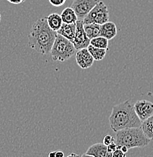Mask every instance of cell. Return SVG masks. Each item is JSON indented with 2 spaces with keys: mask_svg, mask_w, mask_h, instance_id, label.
<instances>
[{
  "mask_svg": "<svg viewBox=\"0 0 153 157\" xmlns=\"http://www.w3.org/2000/svg\"><path fill=\"white\" fill-rule=\"evenodd\" d=\"M80 157H94V156H91V155H88V154H87V153H85V154H83Z\"/></svg>",
  "mask_w": 153,
  "mask_h": 157,
  "instance_id": "cell-28",
  "label": "cell"
},
{
  "mask_svg": "<svg viewBox=\"0 0 153 157\" xmlns=\"http://www.w3.org/2000/svg\"><path fill=\"white\" fill-rule=\"evenodd\" d=\"M90 45L96 47V48H104L108 50V39L99 36L95 37V38L90 39Z\"/></svg>",
  "mask_w": 153,
  "mask_h": 157,
  "instance_id": "cell-18",
  "label": "cell"
},
{
  "mask_svg": "<svg viewBox=\"0 0 153 157\" xmlns=\"http://www.w3.org/2000/svg\"><path fill=\"white\" fill-rule=\"evenodd\" d=\"M107 148H108V152H110V153H113V152L115 151V150H117L118 146H117V144L115 142H113V143L110 144L109 145H108V146H107Z\"/></svg>",
  "mask_w": 153,
  "mask_h": 157,
  "instance_id": "cell-22",
  "label": "cell"
},
{
  "mask_svg": "<svg viewBox=\"0 0 153 157\" xmlns=\"http://www.w3.org/2000/svg\"><path fill=\"white\" fill-rule=\"evenodd\" d=\"M87 48H88L89 52L91 54L93 58H94V60H97V61H100V60H103L105 57V55H106L107 51H108L104 48H96V47L93 46V45H89V46L87 47Z\"/></svg>",
  "mask_w": 153,
  "mask_h": 157,
  "instance_id": "cell-17",
  "label": "cell"
},
{
  "mask_svg": "<svg viewBox=\"0 0 153 157\" xmlns=\"http://www.w3.org/2000/svg\"><path fill=\"white\" fill-rule=\"evenodd\" d=\"M50 4L55 7H61L65 3L66 0H49Z\"/></svg>",
  "mask_w": 153,
  "mask_h": 157,
  "instance_id": "cell-20",
  "label": "cell"
},
{
  "mask_svg": "<svg viewBox=\"0 0 153 157\" xmlns=\"http://www.w3.org/2000/svg\"><path fill=\"white\" fill-rule=\"evenodd\" d=\"M75 55L77 65L81 69H88L93 66L95 60L87 48L80 49Z\"/></svg>",
  "mask_w": 153,
  "mask_h": 157,
  "instance_id": "cell-9",
  "label": "cell"
},
{
  "mask_svg": "<svg viewBox=\"0 0 153 157\" xmlns=\"http://www.w3.org/2000/svg\"><path fill=\"white\" fill-rule=\"evenodd\" d=\"M46 18L47 23H48V25L49 26L51 29L54 31L58 30L59 29L62 27V24H63V21H62V17H61L60 14H57V13H52L50 14Z\"/></svg>",
  "mask_w": 153,
  "mask_h": 157,
  "instance_id": "cell-14",
  "label": "cell"
},
{
  "mask_svg": "<svg viewBox=\"0 0 153 157\" xmlns=\"http://www.w3.org/2000/svg\"><path fill=\"white\" fill-rule=\"evenodd\" d=\"M135 112L141 121H144L153 115V103L146 100L137 101L134 105Z\"/></svg>",
  "mask_w": 153,
  "mask_h": 157,
  "instance_id": "cell-8",
  "label": "cell"
},
{
  "mask_svg": "<svg viewBox=\"0 0 153 157\" xmlns=\"http://www.w3.org/2000/svg\"><path fill=\"white\" fill-rule=\"evenodd\" d=\"M151 139L146 136L139 128H128L116 132L115 143L118 148L125 146L128 149L135 147H145L150 143Z\"/></svg>",
  "mask_w": 153,
  "mask_h": 157,
  "instance_id": "cell-3",
  "label": "cell"
},
{
  "mask_svg": "<svg viewBox=\"0 0 153 157\" xmlns=\"http://www.w3.org/2000/svg\"><path fill=\"white\" fill-rule=\"evenodd\" d=\"M111 157H126V153L121 151L120 149H117L112 153V156Z\"/></svg>",
  "mask_w": 153,
  "mask_h": 157,
  "instance_id": "cell-21",
  "label": "cell"
},
{
  "mask_svg": "<svg viewBox=\"0 0 153 157\" xmlns=\"http://www.w3.org/2000/svg\"><path fill=\"white\" fill-rule=\"evenodd\" d=\"M109 21V12L108 7L103 2L99 1L94 8L88 13L83 19V24L95 23L102 25Z\"/></svg>",
  "mask_w": 153,
  "mask_h": 157,
  "instance_id": "cell-5",
  "label": "cell"
},
{
  "mask_svg": "<svg viewBox=\"0 0 153 157\" xmlns=\"http://www.w3.org/2000/svg\"><path fill=\"white\" fill-rule=\"evenodd\" d=\"M100 0H74L70 7L77 14L79 21H83L88 13Z\"/></svg>",
  "mask_w": 153,
  "mask_h": 157,
  "instance_id": "cell-6",
  "label": "cell"
},
{
  "mask_svg": "<svg viewBox=\"0 0 153 157\" xmlns=\"http://www.w3.org/2000/svg\"><path fill=\"white\" fill-rule=\"evenodd\" d=\"M1 20H2V16L1 14H0V22H1Z\"/></svg>",
  "mask_w": 153,
  "mask_h": 157,
  "instance_id": "cell-29",
  "label": "cell"
},
{
  "mask_svg": "<svg viewBox=\"0 0 153 157\" xmlns=\"http://www.w3.org/2000/svg\"><path fill=\"white\" fill-rule=\"evenodd\" d=\"M49 157H55V151H52L49 153Z\"/></svg>",
  "mask_w": 153,
  "mask_h": 157,
  "instance_id": "cell-27",
  "label": "cell"
},
{
  "mask_svg": "<svg viewBox=\"0 0 153 157\" xmlns=\"http://www.w3.org/2000/svg\"><path fill=\"white\" fill-rule=\"evenodd\" d=\"M141 124L142 121L136 115L134 105L130 100L112 107L109 125L115 132L128 128H139Z\"/></svg>",
  "mask_w": 153,
  "mask_h": 157,
  "instance_id": "cell-2",
  "label": "cell"
},
{
  "mask_svg": "<svg viewBox=\"0 0 153 157\" xmlns=\"http://www.w3.org/2000/svg\"><path fill=\"white\" fill-rule=\"evenodd\" d=\"M140 128L146 136L151 140L153 139V115L143 121Z\"/></svg>",
  "mask_w": 153,
  "mask_h": 157,
  "instance_id": "cell-16",
  "label": "cell"
},
{
  "mask_svg": "<svg viewBox=\"0 0 153 157\" xmlns=\"http://www.w3.org/2000/svg\"><path fill=\"white\" fill-rule=\"evenodd\" d=\"M117 33H118V29L114 22L108 21L101 25L100 36L105 37L108 40L114 39L116 36Z\"/></svg>",
  "mask_w": 153,
  "mask_h": 157,
  "instance_id": "cell-11",
  "label": "cell"
},
{
  "mask_svg": "<svg viewBox=\"0 0 153 157\" xmlns=\"http://www.w3.org/2000/svg\"><path fill=\"white\" fill-rule=\"evenodd\" d=\"M57 32L49 27L46 18H39L31 27L28 35V45L41 55L50 53Z\"/></svg>",
  "mask_w": 153,
  "mask_h": 157,
  "instance_id": "cell-1",
  "label": "cell"
},
{
  "mask_svg": "<svg viewBox=\"0 0 153 157\" xmlns=\"http://www.w3.org/2000/svg\"><path fill=\"white\" fill-rule=\"evenodd\" d=\"M113 142H115V139L111 136V135H105L104 138H103V144H104L105 145H106V146L109 145L110 144L113 143Z\"/></svg>",
  "mask_w": 153,
  "mask_h": 157,
  "instance_id": "cell-19",
  "label": "cell"
},
{
  "mask_svg": "<svg viewBox=\"0 0 153 157\" xmlns=\"http://www.w3.org/2000/svg\"><path fill=\"white\" fill-rule=\"evenodd\" d=\"M67 157H80V156H79L78 154H77V153H70V154H69L68 156H67Z\"/></svg>",
  "mask_w": 153,
  "mask_h": 157,
  "instance_id": "cell-26",
  "label": "cell"
},
{
  "mask_svg": "<svg viewBox=\"0 0 153 157\" xmlns=\"http://www.w3.org/2000/svg\"><path fill=\"white\" fill-rule=\"evenodd\" d=\"M55 157H65V153L61 150H56L55 151Z\"/></svg>",
  "mask_w": 153,
  "mask_h": 157,
  "instance_id": "cell-24",
  "label": "cell"
},
{
  "mask_svg": "<svg viewBox=\"0 0 153 157\" xmlns=\"http://www.w3.org/2000/svg\"><path fill=\"white\" fill-rule=\"evenodd\" d=\"M76 23L75 24L63 23L61 28L57 31V33L72 42L74 38L75 33H76Z\"/></svg>",
  "mask_w": 153,
  "mask_h": 157,
  "instance_id": "cell-12",
  "label": "cell"
},
{
  "mask_svg": "<svg viewBox=\"0 0 153 157\" xmlns=\"http://www.w3.org/2000/svg\"><path fill=\"white\" fill-rule=\"evenodd\" d=\"M119 149H120V150H121V151L124 152V153H127L128 150H129V149H128L127 147H125V146H121V147H119Z\"/></svg>",
  "mask_w": 153,
  "mask_h": 157,
  "instance_id": "cell-25",
  "label": "cell"
},
{
  "mask_svg": "<svg viewBox=\"0 0 153 157\" xmlns=\"http://www.w3.org/2000/svg\"><path fill=\"white\" fill-rule=\"evenodd\" d=\"M60 15L63 23L65 24H75L78 21L77 14L71 7L65 8Z\"/></svg>",
  "mask_w": 153,
  "mask_h": 157,
  "instance_id": "cell-13",
  "label": "cell"
},
{
  "mask_svg": "<svg viewBox=\"0 0 153 157\" xmlns=\"http://www.w3.org/2000/svg\"><path fill=\"white\" fill-rule=\"evenodd\" d=\"M76 33L74 40L71 42L76 50L78 51L80 49L87 48L90 45V39L88 38L84 30L83 21L78 20L76 22Z\"/></svg>",
  "mask_w": 153,
  "mask_h": 157,
  "instance_id": "cell-7",
  "label": "cell"
},
{
  "mask_svg": "<svg viewBox=\"0 0 153 157\" xmlns=\"http://www.w3.org/2000/svg\"><path fill=\"white\" fill-rule=\"evenodd\" d=\"M7 1L9 2L10 3H11V4L18 5V4H21V3L24 2L25 0H7Z\"/></svg>",
  "mask_w": 153,
  "mask_h": 157,
  "instance_id": "cell-23",
  "label": "cell"
},
{
  "mask_svg": "<svg viewBox=\"0 0 153 157\" xmlns=\"http://www.w3.org/2000/svg\"><path fill=\"white\" fill-rule=\"evenodd\" d=\"M83 27H84V30L86 32L87 36L90 39L100 36V31H101V25L100 24H95V23L83 24Z\"/></svg>",
  "mask_w": 153,
  "mask_h": 157,
  "instance_id": "cell-15",
  "label": "cell"
},
{
  "mask_svg": "<svg viewBox=\"0 0 153 157\" xmlns=\"http://www.w3.org/2000/svg\"><path fill=\"white\" fill-rule=\"evenodd\" d=\"M87 154L91 155L94 157H111L112 153L108 152L106 145L103 143H96L88 148Z\"/></svg>",
  "mask_w": 153,
  "mask_h": 157,
  "instance_id": "cell-10",
  "label": "cell"
},
{
  "mask_svg": "<svg viewBox=\"0 0 153 157\" xmlns=\"http://www.w3.org/2000/svg\"><path fill=\"white\" fill-rule=\"evenodd\" d=\"M76 52V48L70 40L57 33L56 38L50 52L53 60L65 62L75 55Z\"/></svg>",
  "mask_w": 153,
  "mask_h": 157,
  "instance_id": "cell-4",
  "label": "cell"
}]
</instances>
